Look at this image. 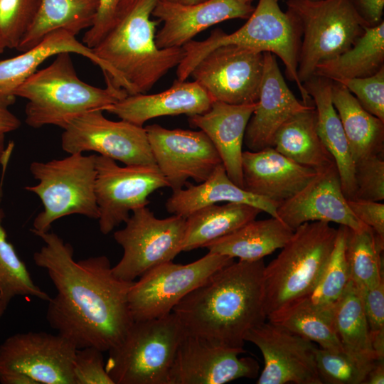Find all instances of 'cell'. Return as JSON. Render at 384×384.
Returning a JSON list of instances; mask_svg holds the SVG:
<instances>
[{
    "label": "cell",
    "mask_w": 384,
    "mask_h": 384,
    "mask_svg": "<svg viewBox=\"0 0 384 384\" xmlns=\"http://www.w3.org/2000/svg\"><path fill=\"white\" fill-rule=\"evenodd\" d=\"M234 262L228 256L208 252L193 262L162 263L134 281L128 304L134 321L159 318L172 312L178 303L212 274Z\"/></svg>",
    "instance_id": "8fae6325"
},
{
    "label": "cell",
    "mask_w": 384,
    "mask_h": 384,
    "mask_svg": "<svg viewBox=\"0 0 384 384\" xmlns=\"http://www.w3.org/2000/svg\"><path fill=\"white\" fill-rule=\"evenodd\" d=\"M76 349L58 333L16 334L0 345V374H22L35 384H75L73 362Z\"/></svg>",
    "instance_id": "9a60e30c"
},
{
    "label": "cell",
    "mask_w": 384,
    "mask_h": 384,
    "mask_svg": "<svg viewBox=\"0 0 384 384\" xmlns=\"http://www.w3.org/2000/svg\"><path fill=\"white\" fill-rule=\"evenodd\" d=\"M165 1L177 2L180 4H194L203 2L208 0H165Z\"/></svg>",
    "instance_id": "816d5d0a"
},
{
    "label": "cell",
    "mask_w": 384,
    "mask_h": 384,
    "mask_svg": "<svg viewBox=\"0 0 384 384\" xmlns=\"http://www.w3.org/2000/svg\"><path fill=\"white\" fill-rule=\"evenodd\" d=\"M294 230L279 218L252 220L233 233L208 243V252L244 261L263 260L283 247Z\"/></svg>",
    "instance_id": "4316f807"
},
{
    "label": "cell",
    "mask_w": 384,
    "mask_h": 384,
    "mask_svg": "<svg viewBox=\"0 0 384 384\" xmlns=\"http://www.w3.org/2000/svg\"><path fill=\"white\" fill-rule=\"evenodd\" d=\"M95 155L74 153L30 164L38 183L25 189L38 196L43 207L33 220L31 232L49 231L55 221L70 215L98 218Z\"/></svg>",
    "instance_id": "ba28073f"
},
{
    "label": "cell",
    "mask_w": 384,
    "mask_h": 384,
    "mask_svg": "<svg viewBox=\"0 0 384 384\" xmlns=\"http://www.w3.org/2000/svg\"><path fill=\"white\" fill-rule=\"evenodd\" d=\"M347 227L337 229L335 243L324 271L313 292L304 298L315 308L333 311L351 282L346 258Z\"/></svg>",
    "instance_id": "8d00e7d4"
},
{
    "label": "cell",
    "mask_w": 384,
    "mask_h": 384,
    "mask_svg": "<svg viewBox=\"0 0 384 384\" xmlns=\"http://www.w3.org/2000/svg\"><path fill=\"white\" fill-rule=\"evenodd\" d=\"M286 5L302 32L297 72L302 85L319 63L349 49L367 26L350 0H287Z\"/></svg>",
    "instance_id": "9c48e42d"
},
{
    "label": "cell",
    "mask_w": 384,
    "mask_h": 384,
    "mask_svg": "<svg viewBox=\"0 0 384 384\" xmlns=\"http://www.w3.org/2000/svg\"><path fill=\"white\" fill-rule=\"evenodd\" d=\"M277 151L302 166L316 171L335 161L317 131V114L314 104L288 119L274 135Z\"/></svg>",
    "instance_id": "f546056e"
},
{
    "label": "cell",
    "mask_w": 384,
    "mask_h": 384,
    "mask_svg": "<svg viewBox=\"0 0 384 384\" xmlns=\"http://www.w3.org/2000/svg\"><path fill=\"white\" fill-rule=\"evenodd\" d=\"M383 383H384V359H378L372 366L363 384Z\"/></svg>",
    "instance_id": "681fc988"
},
{
    "label": "cell",
    "mask_w": 384,
    "mask_h": 384,
    "mask_svg": "<svg viewBox=\"0 0 384 384\" xmlns=\"http://www.w3.org/2000/svg\"><path fill=\"white\" fill-rule=\"evenodd\" d=\"M263 260L233 262L212 274L174 308L186 334L243 348L247 333L267 319Z\"/></svg>",
    "instance_id": "7a4b0ae2"
},
{
    "label": "cell",
    "mask_w": 384,
    "mask_h": 384,
    "mask_svg": "<svg viewBox=\"0 0 384 384\" xmlns=\"http://www.w3.org/2000/svg\"><path fill=\"white\" fill-rule=\"evenodd\" d=\"M384 240L370 227L354 230L347 227L346 258L351 281L360 289L383 280L381 252Z\"/></svg>",
    "instance_id": "d590c367"
},
{
    "label": "cell",
    "mask_w": 384,
    "mask_h": 384,
    "mask_svg": "<svg viewBox=\"0 0 384 384\" xmlns=\"http://www.w3.org/2000/svg\"><path fill=\"white\" fill-rule=\"evenodd\" d=\"M332 83L331 80L314 74L303 82V87L313 100L317 114V131L335 161L343 192L347 199H353L354 162L341 119L332 102Z\"/></svg>",
    "instance_id": "d4e9b609"
},
{
    "label": "cell",
    "mask_w": 384,
    "mask_h": 384,
    "mask_svg": "<svg viewBox=\"0 0 384 384\" xmlns=\"http://www.w3.org/2000/svg\"><path fill=\"white\" fill-rule=\"evenodd\" d=\"M384 68V21L365 26L363 34L343 53L319 63L315 75L333 81L370 76Z\"/></svg>",
    "instance_id": "d6a6232c"
},
{
    "label": "cell",
    "mask_w": 384,
    "mask_h": 384,
    "mask_svg": "<svg viewBox=\"0 0 384 384\" xmlns=\"http://www.w3.org/2000/svg\"><path fill=\"white\" fill-rule=\"evenodd\" d=\"M16 97L9 90L0 87V134H6L21 126V121L9 110Z\"/></svg>",
    "instance_id": "c3c4849f"
},
{
    "label": "cell",
    "mask_w": 384,
    "mask_h": 384,
    "mask_svg": "<svg viewBox=\"0 0 384 384\" xmlns=\"http://www.w3.org/2000/svg\"><path fill=\"white\" fill-rule=\"evenodd\" d=\"M331 100L353 162L383 154L384 122L366 111L345 86L335 81L332 83Z\"/></svg>",
    "instance_id": "83f0119b"
},
{
    "label": "cell",
    "mask_w": 384,
    "mask_h": 384,
    "mask_svg": "<svg viewBox=\"0 0 384 384\" xmlns=\"http://www.w3.org/2000/svg\"><path fill=\"white\" fill-rule=\"evenodd\" d=\"M261 212L257 207L242 203L202 207L186 218L182 251L205 247L210 242L255 220Z\"/></svg>",
    "instance_id": "1f68e13d"
},
{
    "label": "cell",
    "mask_w": 384,
    "mask_h": 384,
    "mask_svg": "<svg viewBox=\"0 0 384 384\" xmlns=\"http://www.w3.org/2000/svg\"><path fill=\"white\" fill-rule=\"evenodd\" d=\"M254 8L240 0H208L194 4L158 0L152 16L162 21L163 26L156 34V44L159 48L182 47L216 23L233 18L247 19Z\"/></svg>",
    "instance_id": "ffe728a7"
},
{
    "label": "cell",
    "mask_w": 384,
    "mask_h": 384,
    "mask_svg": "<svg viewBox=\"0 0 384 384\" xmlns=\"http://www.w3.org/2000/svg\"><path fill=\"white\" fill-rule=\"evenodd\" d=\"M375 361L358 357L345 351H334L318 348L316 353L318 373L322 383L328 384H363Z\"/></svg>",
    "instance_id": "f35d334b"
},
{
    "label": "cell",
    "mask_w": 384,
    "mask_h": 384,
    "mask_svg": "<svg viewBox=\"0 0 384 384\" xmlns=\"http://www.w3.org/2000/svg\"><path fill=\"white\" fill-rule=\"evenodd\" d=\"M221 202L242 203L260 208L272 217H277L278 203L250 193L233 183L223 164L208 178L199 184L173 191L166 203L167 211L187 218L195 210Z\"/></svg>",
    "instance_id": "484cf974"
},
{
    "label": "cell",
    "mask_w": 384,
    "mask_h": 384,
    "mask_svg": "<svg viewBox=\"0 0 384 384\" xmlns=\"http://www.w3.org/2000/svg\"><path fill=\"white\" fill-rule=\"evenodd\" d=\"M95 193L100 232L107 235L125 223L132 212L146 206L150 194L169 187L156 164L119 166L114 160L95 155Z\"/></svg>",
    "instance_id": "7c38bea8"
},
{
    "label": "cell",
    "mask_w": 384,
    "mask_h": 384,
    "mask_svg": "<svg viewBox=\"0 0 384 384\" xmlns=\"http://www.w3.org/2000/svg\"><path fill=\"white\" fill-rule=\"evenodd\" d=\"M277 214L293 230L314 221L333 222L354 230L368 227L351 210L336 163L317 170L299 192L279 204Z\"/></svg>",
    "instance_id": "d6986e66"
},
{
    "label": "cell",
    "mask_w": 384,
    "mask_h": 384,
    "mask_svg": "<svg viewBox=\"0 0 384 384\" xmlns=\"http://www.w3.org/2000/svg\"><path fill=\"white\" fill-rule=\"evenodd\" d=\"M2 218L0 208V297L7 305L16 297H32L48 302L50 297L35 284L26 265L8 240Z\"/></svg>",
    "instance_id": "74e56055"
},
{
    "label": "cell",
    "mask_w": 384,
    "mask_h": 384,
    "mask_svg": "<svg viewBox=\"0 0 384 384\" xmlns=\"http://www.w3.org/2000/svg\"><path fill=\"white\" fill-rule=\"evenodd\" d=\"M99 8L92 26L85 33L82 43L92 48L109 28L122 0H98Z\"/></svg>",
    "instance_id": "bcb514c9"
},
{
    "label": "cell",
    "mask_w": 384,
    "mask_h": 384,
    "mask_svg": "<svg viewBox=\"0 0 384 384\" xmlns=\"http://www.w3.org/2000/svg\"><path fill=\"white\" fill-rule=\"evenodd\" d=\"M186 334L173 311L134 321L123 339L107 351L109 376L114 384H168L176 350Z\"/></svg>",
    "instance_id": "52a82bcc"
},
{
    "label": "cell",
    "mask_w": 384,
    "mask_h": 384,
    "mask_svg": "<svg viewBox=\"0 0 384 384\" xmlns=\"http://www.w3.org/2000/svg\"><path fill=\"white\" fill-rule=\"evenodd\" d=\"M8 305L0 297V319L4 315L6 309H7Z\"/></svg>",
    "instance_id": "f5cc1de1"
},
{
    "label": "cell",
    "mask_w": 384,
    "mask_h": 384,
    "mask_svg": "<svg viewBox=\"0 0 384 384\" xmlns=\"http://www.w3.org/2000/svg\"><path fill=\"white\" fill-rule=\"evenodd\" d=\"M335 82L345 86L366 111L384 122V68L368 77Z\"/></svg>",
    "instance_id": "b9f144b4"
},
{
    "label": "cell",
    "mask_w": 384,
    "mask_h": 384,
    "mask_svg": "<svg viewBox=\"0 0 384 384\" xmlns=\"http://www.w3.org/2000/svg\"><path fill=\"white\" fill-rule=\"evenodd\" d=\"M240 1L243 2V3L252 4V2L253 0H240Z\"/></svg>",
    "instance_id": "11a10c76"
},
{
    "label": "cell",
    "mask_w": 384,
    "mask_h": 384,
    "mask_svg": "<svg viewBox=\"0 0 384 384\" xmlns=\"http://www.w3.org/2000/svg\"><path fill=\"white\" fill-rule=\"evenodd\" d=\"M103 353L92 346L76 349L73 362L75 384H114L106 370Z\"/></svg>",
    "instance_id": "ee69618b"
},
{
    "label": "cell",
    "mask_w": 384,
    "mask_h": 384,
    "mask_svg": "<svg viewBox=\"0 0 384 384\" xmlns=\"http://www.w3.org/2000/svg\"><path fill=\"white\" fill-rule=\"evenodd\" d=\"M337 229L314 221L297 228L276 258L263 270L266 317L308 297L317 285L332 252Z\"/></svg>",
    "instance_id": "8992f818"
},
{
    "label": "cell",
    "mask_w": 384,
    "mask_h": 384,
    "mask_svg": "<svg viewBox=\"0 0 384 384\" xmlns=\"http://www.w3.org/2000/svg\"><path fill=\"white\" fill-rule=\"evenodd\" d=\"M156 164L173 191L189 178L205 181L222 164L208 137L202 130L169 129L159 124L145 127Z\"/></svg>",
    "instance_id": "2e32d148"
},
{
    "label": "cell",
    "mask_w": 384,
    "mask_h": 384,
    "mask_svg": "<svg viewBox=\"0 0 384 384\" xmlns=\"http://www.w3.org/2000/svg\"><path fill=\"white\" fill-rule=\"evenodd\" d=\"M353 199L380 202L384 199L383 154L372 155L354 163Z\"/></svg>",
    "instance_id": "60d3db41"
},
{
    "label": "cell",
    "mask_w": 384,
    "mask_h": 384,
    "mask_svg": "<svg viewBox=\"0 0 384 384\" xmlns=\"http://www.w3.org/2000/svg\"><path fill=\"white\" fill-rule=\"evenodd\" d=\"M243 348H231L186 334L172 363L168 384H223L257 376L259 366L240 358Z\"/></svg>",
    "instance_id": "ac0fdd59"
},
{
    "label": "cell",
    "mask_w": 384,
    "mask_h": 384,
    "mask_svg": "<svg viewBox=\"0 0 384 384\" xmlns=\"http://www.w3.org/2000/svg\"><path fill=\"white\" fill-rule=\"evenodd\" d=\"M98 8V0H41L34 21L16 50L31 49L58 30L78 35L92 26Z\"/></svg>",
    "instance_id": "4dcf8cb0"
},
{
    "label": "cell",
    "mask_w": 384,
    "mask_h": 384,
    "mask_svg": "<svg viewBox=\"0 0 384 384\" xmlns=\"http://www.w3.org/2000/svg\"><path fill=\"white\" fill-rule=\"evenodd\" d=\"M245 341L255 345L264 359L257 384H323L316 368V346L271 321L250 329Z\"/></svg>",
    "instance_id": "e0dca14e"
},
{
    "label": "cell",
    "mask_w": 384,
    "mask_h": 384,
    "mask_svg": "<svg viewBox=\"0 0 384 384\" xmlns=\"http://www.w3.org/2000/svg\"><path fill=\"white\" fill-rule=\"evenodd\" d=\"M267 319L318 343L319 348L344 351L334 327L333 311L315 308L304 299L269 315Z\"/></svg>",
    "instance_id": "e575fe53"
},
{
    "label": "cell",
    "mask_w": 384,
    "mask_h": 384,
    "mask_svg": "<svg viewBox=\"0 0 384 384\" xmlns=\"http://www.w3.org/2000/svg\"><path fill=\"white\" fill-rule=\"evenodd\" d=\"M75 36L65 30L55 31L32 48L15 57L0 60V87L11 92L14 88L34 73L46 60L65 52L88 58L101 68L104 76H110L107 66Z\"/></svg>",
    "instance_id": "f1b7e54d"
},
{
    "label": "cell",
    "mask_w": 384,
    "mask_h": 384,
    "mask_svg": "<svg viewBox=\"0 0 384 384\" xmlns=\"http://www.w3.org/2000/svg\"><path fill=\"white\" fill-rule=\"evenodd\" d=\"M5 46H4V44L2 43V42L0 41V55L4 53V50H5Z\"/></svg>",
    "instance_id": "db71d44e"
},
{
    "label": "cell",
    "mask_w": 384,
    "mask_h": 384,
    "mask_svg": "<svg viewBox=\"0 0 384 384\" xmlns=\"http://www.w3.org/2000/svg\"><path fill=\"white\" fill-rule=\"evenodd\" d=\"M302 32L294 18L282 10L279 0H259L245 23L232 33L215 28L203 41H190L182 47L184 57L177 66V80L185 81L196 64L210 51L225 45H236L278 56L287 78L295 82L304 104L313 100L298 77Z\"/></svg>",
    "instance_id": "5b68a950"
},
{
    "label": "cell",
    "mask_w": 384,
    "mask_h": 384,
    "mask_svg": "<svg viewBox=\"0 0 384 384\" xmlns=\"http://www.w3.org/2000/svg\"><path fill=\"white\" fill-rule=\"evenodd\" d=\"M333 324L346 352L366 359H380L372 346L361 291L351 281L334 308Z\"/></svg>",
    "instance_id": "836d02e7"
},
{
    "label": "cell",
    "mask_w": 384,
    "mask_h": 384,
    "mask_svg": "<svg viewBox=\"0 0 384 384\" xmlns=\"http://www.w3.org/2000/svg\"><path fill=\"white\" fill-rule=\"evenodd\" d=\"M213 100L196 82L176 80L161 92L129 95L104 111L120 119L142 127L148 120L167 115L201 114L211 107Z\"/></svg>",
    "instance_id": "603a6c76"
},
{
    "label": "cell",
    "mask_w": 384,
    "mask_h": 384,
    "mask_svg": "<svg viewBox=\"0 0 384 384\" xmlns=\"http://www.w3.org/2000/svg\"><path fill=\"white\" fill-rule=\"evenodd\" d=\"M186 218L173 215L159 219L146 207L134 210L124 228L114 233L123 255L112 272L134 282L152 268L172 261L182 252Z\"/></svg>",
    "instance_id": "30bf717a"
},
{
    "label": "cell",
    "mask_w": 384,
    "mask_h": 384,
    "mask_svg": "<svg viewBox=\"0 0 384 384\" xmlns=\"http://www.w3.org/2000/svg\"><path fill=\"white\" fill-rule=\"evenodd\" d=\"M353 214L384 240V204L378 201L347 199Z\"/></svg>",
    "instance_id": "f6af8a7d"
},
{
    "label": "cell",
    "mask_w": 384,
    "mask_h": 384,
    "mask_svg": "<svg viewBox=\"0 0 384 384\" xmlns=\"http://www.w3.org/2000/svg\"><path fill=\"white\" fill-rule=\"evenodd\" d=\"M32 233L44 242L34 262L46 270L56 289L48 302L50 326L77 348L105 352L117 346L134 321L128 304L133 282L116 277L105 255L76 261L72 245L56 233Z\"/></svg>",
    "instance_id": "6da1fadb"
},
{
    "label": "cell",
    "mask_w": 384,
    "mask_h": 384,
    "mask_svg": "<svg viewBox=\"0 0 384 384\" xmlns=\"http://www.w3.org/2000/svg\"><path fill=\"white\" fill-rule=\"evenodd\" d=\"M41 0H0V41L17 49L38 11Z\"/></svg>",
    "instance_id": "ab89813d"
},
{
    "label": "cell",
    "mask_w": 384,
    "mask_h": 384,
    "mask_svg": "<svg viewBox=\"0 0 384 384\" xmlns=\"http://www.w3.org/2000/svg\"><path fill=\"white\" fill-rule=\"evenodd\" d=\"M263 68V53L236 45H225L206 55L190 76L213 101L247 105L257 102Z\"/></svg>",
    "instance_id": "5bb4252c"
},
{
    "label": "cell",
    "mask_w": 384,
    "mask_h": 384,
    "mask_svg": "<svg viewBox=\"0 0 384 384\" xmlns=\"http://www.w3.org/2000/svg\"><path fill=\"white\" fill-rule=\"evenodd\" d=\"M256 103L230 105L214 101L207 112L191 116L188 119L191 126L199 128L208 137L228 176L241 188L245 132Z\"/></svg>",
    "instance_id": "cb8c5ba5"
},
{
    "label": "cell",
    "mask_w": 384,
    "mask_h": 384,
    "mask_svg": "<svg viewBox=\"0 0 384 384\" xmlns=\"http://www.w3.org/2000/svg\"><path fill=\"white\" fill-rule=\"evenodd\" d=\"M358 16L367 26H374L383 19L384 0H350Z\"/></svg>",
    "instance_id": "7dc6e473"
},
{
    "label": "cell",
    "mask_w": 384,
    "mask_h": 384,
    "mask_svg": "<svg viewBox=\"0 0 384 384\" xmlns=\"http://www.w3.org/2000/svg\"><path fill=\"white\" fill-rule=\"evenodd\" d=\"M102 110L84 113L63 129L61 146L67 153L94 151L124 165L156 164L145 128L107 119Z\"/></svg>",
    "instance_id": "4fadbf2b"
},
{
    "label": "cell",
    "mask_w": 384,
    "mask_h": 384,
    "mask_svg": "<svg viewBox=\"0 0 384 384\" xmlns=\"http://www.w3.org/2000/svg\"><path fill=\"white\" fill-rule=\"evenodd\" d=\"M263 55L259 97L244 137L245 144L252 151L272 146L281 126L294 114L314 104H304L294 96L284 81L275 55L264 52Z\"/></svg>",
    "instance_id": "44dd1931"
},
{
    "label": "cell",
    "mask_w": 384,
    "mask_h": 384,
    "mask_svg": "<svg viewBox=\"0 0 384 384\" xmlns=\"http://www.w3.org/2000/svg\"><path fill=\"white\" fill-rule=\"evenodd\" d=\"M12 145L5 148V134H0V164L7 162L9 154L11 151Z\"/></svg>",
    "instance_id": "f907efd6"
},
{
    "label": "cell",
    "mask_w": 384,
    "mask_h": 384,
    "mask_svg": "<svg viewBox=\"0 0 384 384\" xmlns=\"http://www.w3.org/2000/svg\"><path fill=\"white\" fill-rule=\"evenodd\" d=\"M61 53L46 68L36 70L11 90L27 100L26 123L38 129L55 125L65 129L74 119L95 110L103 111L128 95L106 83L100 88L80 79L70 56Z\"/></svg>",
    "instance_id": "277c9868"
},
{
    "label": "cell",
    "mask_w": 384,
    "mask_h": 384,
    "mask_svg": "<svg viewBox=\"0 0 384 384\" xmlns=\"http://www.w3.org/2000/svg\"><path fill=\"white\" fill-rule=\"evenodd\" d=\"M158 0H122L112 21L91 48L109 68L106 83L129 95L149 91L184 57L183 47L159 48L156 26L151 19Z\"/></svg>",
    "instance_id": "3957f363"
},
{
    "label": "cell",
    "mask_w": 384,
    "mask_h": 384,
    "mask_svg": "<svg viewBox=\"0 0 384 384\" xmlns=\"http://www.w3.org/2000/svg\"><path fill=\"white\" fill-rule=\"evenodd\" d=\"M316 173L272 146L242 152V188L279 204L299 192Z\"/></svg>",
    "instance_id": "7402d4cb"
},
{
    "label": "cell",
    "mask_w": 384,
    "mask_h": 384,
    "mask_svg": "<svg viewBox=\"0 0 384 384\" xmlns=\"http://www.w3.org/2000/svg\"><path fill=\"white\" fill-rule=\"evenodd\" d=\"M360 291L373 350L384 359V280Z\"/></svg>",
    "instance_id": "7bdbcfd3"
}]
</instances>
